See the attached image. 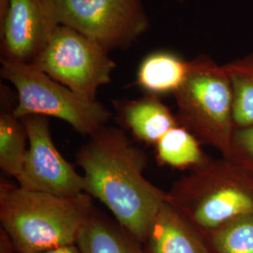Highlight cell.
<instances>
[{
  "mask_svg": "<svg viewBox=\"0 0 253 253\" xmlns=\"http://www.w3.org/2000/svg\"><path fill=\"white\" fill-rule=\"evenodd\" d=\"M76 162L84 192L103 204L118 224L143 244L155 215L168 199L167 192L144 176L145 152L121 129L104 126L78 149Z\"/></svg>",
  "mask_w": 253,
  "mask_h": 253,
  "instance_id": "obj_1",
  "label": "cell"
},
{
  "mask_svg": "<svg viewBox=\"0 0 253 253\" xmlns=\"http://www.w3.org/2000/svg\"><path fill=\"white\" fill-rule=\"evenodd\" d=\"M87 193L54 194L0 182V221L16 253H42L76 245L94 210Z\"/></svg>",
  "mask_w": 253,
  "mask_h": 253,
  "instance_id": "obj_2",
  "label": "cell"
},
{
  "mask_svg": "<svg viewBox=\"0 0 253 253\" xmlns=\"http://www.w3.org/2000/svg\"><path fill=\"white\" fill-rule=\"evenodd\" d=\"M167 194V202L202 235L253 215V181L226 157L192 169Z\"/></svg>",
  "mask_w": 253,
  "mask_h": 253,
  "instance_id": "obj_3",
  "label": "cell"
},
{
  "mask_svg": "<svg viewBox=\"0 0 253 253\" xmlns=\"http://www.w3.org/2000/svg\"><path fill=\"white\" fill-rule=\"evenodd\" d=\"M173 97L179 125L228 157L236 128L233 85L223 65L207 55L190 60L188 76Z\"/></svg>",
  "mask_w": 253,
  "mask_h": 253,
  "instance_id": "obj_4",
  "label": "cell"
},
{
  "mask_svg": "<svg viewBox=\"0 0 253 253\" xmlns=\"http://www.w3.org/2000/svg\"><path fill=\"white\" fill-rule=\"evenodd\" d=\"M1 63V76L17 91L18 104L13 113L20 119L28 116L58 118L89 137L106 126L112 117L99 101L84 100L33 64L4 58Z\"/></svg>",
  "mask_w": 253,
  "mask_h": 253,
  "instance_id": "obj_5",
  "label": "cell"
},
{
  "mask_svg": "<svg viewBox=\"0 0 253 253\" xmlns=\"http://www.w3.org/2000/svg\"><path fill=\"white\" fill-rule=\"evenodd\" d=\"M32 64L86 100H96L99 88L112 81L117 68L108 51L62 25Z\"/></svg>",
  "mask_w": 253,
  "mask_h": 253,
  "instance_id": "obj_6",
  "label": "cell"
},
{
  "mask_svg": "<svg viewBox=\"0 0 253 253\" xmlns=\"http://www.w3.org/2000/svg\"><path fill=\"white\" fill-rule=\"evenodd\" d=\"M60 25L106 51L125 49L142 36L149 21L142 0H53Z\"/></svg>",
  "mask_w": 253,
  "mask_h": 253,
  "instance_id": "obj_7",
  "label": "cell"
},
{
  "mask_svg": "<svg viewBox=\"0 0 253 253\" xmlns=\"http://www.w3.org/2000/svg\"><path fill=\"white\" fill-rule=\"evenodd\" d=\"M21 119L27 130L28 150L16 178L19 187L58 196L84 193V176L54 145L47 118L28 116Z\"/></svg>",
  "mask_w": 253,
  "mask_h": 253,
  "instance_id": "obj_8",
  "label": "cell"
},
{
  "mask_svg": "<svg viewBox=\"0 0 253 253\" xmlns=\"http://www.w3.org/2000/svg\"><path fill=\"white\" fill-rule=\"evenodd\" d=\"M3 15V58L24 63L34 62L60 26L53 0H8Z\"/></svg>",
  "mask_w": 253,
  "mask_h": 253,
  "instance_id": "obj_9",
  "label": "cell"
},
{
  "mask_svg": "<svg viewBox=\"0 0 253 253\" xmlns=\"http://www.w3.org/2000/svg\"><path fill=\"white\" fill-rule=\"evenodd\" d=\"M145 253H209L204 235L165 202L148 229Z\"/></svg>",
  "mask_w": 253,
  "mask_h": 253,
  "instance_id": "obj_10",
  "label": "cell"
},
{
  "mask_svg": "<svg viewBox=\"0 0 253 253\" xmlns=\"http://www.w3.org/2000/svg\"><path fill=\"white\" fill-rule=\"evenodd\" d=\"M118 108L123 124L138 140L149 145H156L179 124L176 116L155 95L127 101Z\"/></svg>",
  "mask_w": 253,
  "mask_h": 253,
  "instance_id": "obj_11",
  "label": "cell"
},
{
  "mask_svg": "<svg viewBox=\"0 0 253 253\" xmlns=\"http://www.w3.org/2000/svg\"><path fill=\"white\" fill-rule=\"evenodd\" d=\"M76 246L81 253H145L142 243L96 208L83 227Z\"/></svg>",
  "mask_w": 253,
  "mask_h": 253,
  "instance_id": "obj_12",
  "label": "cell"
},
{
  "mask_svg": "<svg viewBox=\"0 0 253 253\" xmlns=\"http://www.w3.org/2000/svg\"><path fill=\"white\" fill-rule=\"evenodd\" d=\"M190 61L169 51L148 54L141 62L136 75L137 84L149 95L174 94L186 80Z\"/></svg>",
  "mask_w": 253,
  "mask_h": 253,
  "instance_id": "obj_13",
  "label": "cell"
},
{
  "mask_svg": "<svg viewBox=\"0 0 253 253\" xmlns=\"http://www.w3.org/2000/svg\"><path fill=\"white\" fill-rule=\"evenodd\" d=\"M201 144L190 130L178 124L155 145L157 160L161 165L192 170L210 159L202 150Z\"/></svg>",
  "mask_w": 253,
  "mask_h": 253,
  "instance_id": "obj_14",
  "label": "cell"
},
{
  "mask_svg": "<svg viewBox=\"0 0 253 253\" xmlns=\"http://www.w3.org/2000/svg\"><path fill=\"white\" fill-rule=\"evenodd\" d=\"M27 130L22 119L13 110L4 111L0 116V168L13 178H17L27 157Z\"/></svg>",
  "mask_w": 253,
  "mask_h": 253,
  "instance_id": "obj_15",
  "label": "cell"
},
{
  "mask_svg": "<svg viewBox=\"0 0 253 253\" xmlns=\"http://www.w3.org/2000/svg\"><path fill=\"white\" fill-rule=\"evenodd\" d=\"M234 90L235 128L253 125V53L223 65Z\"/></svg>",
  "mask_w": 253,
  "mask_h": 253,
  "instance_id": "obj_16",
  "label": "cell"
},
{
  "mask_svg": "<svg viewBox=\"0 0 253 253\" xmlns=\"http://www.w3.org/2000/svg\"><path fill=\"white\" fill-rule=\"evenodd\" d=\"M209 253H253V215L204 234Z\"/></svg>",
  "mask_w": 253,
  "mask_h": 253,
  "instance_id": "obj_17",
  "label": "cell"
},
{
  "mask_svg": "<svg viewBox=\"0 0 253 253\" xmlns=\"http://www.w3.org/2000/svg\"><path fill=\"white\" fill-rule=\"evenodd\" d=\"M253 181V125L235 129L229 156Z\"/></svg>",
  "mask_w": 253,
  "mask_h": 253,
  "instance_id": "obj_18",
  "label": "cell"
},
{
  "mask_svg": "<svg viewBox=\"0 0 253 253\" xmlns=\"http://www.w3.org/2000/svg\"><path fill=\"white\" fill-rule=\"evenodd\" d=\"M0 253H16L8 234L0 229Z\"/></svg>",
  "mask_w": 253,
  "mask_h": 253,
  "instance_id": "obj_19",
  "label": "cell"
},
{
  "mask_svg": "<svg viewBox=\"0 0 253 253\" xmlns=\"http://www.w3.org/2000/svg\"><path fill=\"white\" fill-rule=\"evenodd\" d=\"M81 253L78 247L76 245H72V246H67L63 248H59V249H55L53 251H48L45 253Z\"/></svg>",
  "mask_w": 253,
  "mask_h": 253,
  "instance_id": "obj_20",
  "label": "cell"
},
{
  "mask_svg": "<svg viewBox=\"0 0 253 253\" xmlns=\"http://www.w3.org/2000/svg\"><path fill=\"white\" fill-rule=\"evenodd\" d=\"M178 1H183V0H178Z\"/></svg>",
  "mask_w": 253,
  "mask_h": 253,
  "instance_id": "obj_21",
  "label": "cell"
}]
</instances>
